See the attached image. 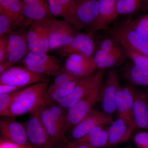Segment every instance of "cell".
<instances>
[{"label": "cell", "instance_id": "d4e9b609", "mask_svg": "<svg viewBox=\"0 0 148 148\" xmlns=\"http://www.w3.org/2000/svg\"><path fill=\"white\" fill-rule=\"evenodd\" d=\"M108 143V127L98 126L79 140L69 142L68 147L84 144L94 148H106Z\"/></svg>", "mask_w": 148, "mask_h": 148}, {"label": "cell", "instance_id": "277c9868", "mask_svg": "<svg viewBox=\"0 0 148 148\" xmlns=\"http://www.w3.org/2000/svg\"><path fill=\"white\" fill-rule=\"evenodd\" d=\"M105 74L106 70L102 69L90 76L81 78L71 92L56 103L68 110L97 86L102 83Z\"/></svg>", "mask_w": 148, "mask_h": 148}, {"label": "cell", "instance_id": "ffe728a7", "mask_svg": "<svg viewBox=\"0 0 148 148\" xmlns=\"http://www.w3.org/2000/svg\"><path fill=\"white\" fill-rule=\"evenodd\" d=\"M47 1L52 16L63 18V20L71 24L76 31L75 10L77 0H47Z\"/></svg>", "mask_w": 148, "mask_h": 148}, {"label": "cell", "instance_id": "e0dca14e", "mask_svg": "<svg viewBox=\"0 0 148 148\" xmlns=\"http://www.w3.org/2000/svg\"><path fill=\"white\" fill-rule=\"evenodd\" d=\"M13 118L5 117L0 120V131L2 137L18 145H30L24 124Z\"/></svg>", "mask_w": 148, "mask_h": 148}, {"label": "cell", "instance_id": "8d00e7d4", "mask_svg": "<svg viewBox=\"0 0 148 148\" xmlns=\"http://www.w3.org/2000/svg\"><path fill=\"white\" fill-rule=\"evenodd\" d=\"M133 140L137 148H148V131L137 132L134 135Z\"/></svg>", "mask_w": 148, "mask_h": 148}, {"label": "cell", "instance_id": "7a4b0ae2", "mask_svg": "<svg viewBox=\"0 0 148 148\" xmlns=\"http://www.w3.org/2000/svg\"><path fill=\"white\" fill-rule=\"evenodd\" d=\"M109 34L123 49L148 56V38L135 32L128 21L115 25L110 29Z\"/></svg>", "mask_w": 148, "mask_h": 148}, {"label": "cell", "instance_id": "4316f807", "mask_svg": "<svg viewBox=\"0 0 148 148\" xmlns=\"http://www.w3.org/2000/svg\"><path fill=\"white\" fill-rule=\"evenodd\" d=\"M124 57L107 53L98 48L93 55V58L97 69L99 70L110 69L121 62Z\"/></svg>", "mask_w": 148, "mask_h": 148}, {"label": "cell", "instance_id": "3957f363", "mask_svg": "<svg viewBox=\"0 0 148 148\" xmlns=\"http://www.w3.org/2000/svg\"><path fill=\"white\" fill-rule=\"evenodd\" d=\"M55 19L52 16L42 21H32L27 35L29 53H48L49 51V37Z\"/></svg>", "mask_w": 148, "mask_h": 148}, {"label": "cell", "instance_id": "4dcf8cb0", "mask_svg": "<svg viewBox=\"0 0 148 148\" xmlns=\"http://www.w3.org/2000/svg\"><path fill=\"white\" fill-rule=\"evenodd\" d=\"M78 78H79L74 76L64 69H62L59 74L55 77V78L52 83L50 85H49L44 97L49 95L53 90L62 85L72 80Z\"/></svg>", "mask_w": 148, "mask_h": 148}, {"label": "cell", "instance_id": "f35d334b", "mask_svg": "<svg viewBox=\"0 0 148 148\" xmlns=\"http://www.w3.org/2000/svg\"><path fill=\"white\" fill-rule=\"evenodd\" d=\"M0 148H32V147L30 145H18L2 137L0 140Z\"/></svg>", "mask_w": 148, "mask_h": 148}, {"label": "cell", "instance_id": "f546056e", "mask_svg": "<svg viewBox=\"0 0 148 148\" xmlns=\"http://www.w3.org/2000/svg\"><path fill=\"white\" fill-rule=\"evenodd\" d=\"M98 49L112 53L125 57L126 56L122 47L112 38H107L101 40L98 44Z\"/></svg>", "mask_w": 148, "mask_h": 148}, {"label": "cell", "instance_id": "f6af8a7d", "mask_svg": "<svg viewBox=\"0 0 148 148\" xmlns=\"http://www.w3.org/2000/svg\"><path fill=\"white\" fill-rule=\"evenodd\" d=\"M123 148H132V147H125Z\"/></svg>", "mask_w": 148, "mask_h": 148}, {"label": "cell", "instance_id": "7bdbcfd3", "mask_svg": "<svg viewBox=\"0 0 148 148\" xmlns=\"http://www.w3.org/2000/svg\"><path fill=\"white\" fill-rule=\"evenodd\" d=\"M145 2L146 3V5H147V6L148 7V0H145Z\"/></svg>", "mask_w": 148, "mask_h": 148}, {"label": "cell", "instance_id": "b9f144b4", "mask_svg": "<svg viewBox=\"0 0 148 148\" xmlns=\"http://www.w3.org/2000/svg\"><path fill=\"white\" fill-rule=\"evenodd\" d=\"M68 148H94L92 147H90V146L88 145H75L71 146H69L68 147Z\"/></svg>", "mask_w": 148, "mask_h": 148}, {"label": "cell", "instance_id": "d6a6232c", "mask_svg": "<svg viewBox=\"0 0 148 148\" xmlns=\"http://www.w3.org/2000/svg\"><path fill=\"white\" fill-rule=\"evenodd\" d=\"M130 26L141 36L148 38V14L128 21Z\"/></svg>", "mask_w": 148, "mask_h": 148}, {"label": "cell", "instance_id": "4fadbf2b", "mask_svg": "<svg viewBox=\"0 0 148 148\" xmlns=\"http://www.w3.org/2000/svg\"><path fill=\"white\" fill-rule=\"evenodd\" d=\"M133 95L132 117L136 129L148 131V103L147 90L130 86Z\"/></svg>", "mask_w": 148, "mask_h": 148}, {"label": "cell", "instance_id": "9c48e42d", "mask_svg": "<svg viewBox=\"0 0 148 148\" xmlns=\"http://www.w3.org/2000/svg\"><path fill=\"white\" fill-rule=\"evenodd\" d=\"M22 63L30 71L46 76L56 77L61 70L58 59L48 53H29L23 58Z\"/></svg>", "mask_w": 148, "mask_h": 148}, {"label": "cell", "instance_id": "f1b7e54d", "mask_svg": "<svg viewBox=\"0 0 148 148\" xmlns=\"http://www.w3.org/2000/svg\"><path fill=\"white\" fill-rule=\"evenodd\" d=\"M142 0H117L116 8L120 15H128L137 11Z\"/></svg>", "mask_w": 148, "mask_h": 148}, {"label": "cell", "instance_id": "83f0119b", "mask_svg": "<svg viewBox=\"0 0 148 148\" xmlns=\"http://www.w3.org/2000/svg\"><path fill=\"white\" fill-rule=\"evenodd\" d=\"M79 79L72 80L57 88L49 95L44 97L41 106L57 103L59 100L69 95L73 90Z\"/></svg>", "mask_w": 148, "mask_h": 148}, {"label": "cell", "instance_id": "2e32d148", "mask_svg": "<svg viewBox=\"0 0 148 148\" xmlns=\"http://www.w3.org/2000/svg\"><path fill=\"white\" fill-rule=\"evenodd\" d=\"M77 34L76 30L69 23L55 18L49 37V51L57 50L67 45Z\"/></svg>", "mask_w": 148, "mask_h": 148}, {"label": "cell", "instance_id": "d590c367", "mask_svg": "<svg viewBox=\"0 0 148 148\" xmlns=\"http://www.w3.org/2000/svg\"><path fill=\"white\" fill-rule=\"evenodd\" d=\"M12 30L10 19L4 14L0 13V38L8 35Z\"/></svg>", "mask_w": 148, "mask_h": 148}, {"label": "cell", "instance_id": "5b68a950", "mask_svg": "<svg viewBox=\"0 0 148 148\" xmlns=\"http://www.w3.org/2000/svg\"><path fill=\"white\" fill-rule=\"evenodd\" d=\"M102 84L97 86L67 111L65 127L66 132L80 121L92 110L93 106L100 102Z\"/></svg>", "mask_w": 148, "mask_h": 148}, {"label": "cell", "instance_id": "ee69618b", "mask_svg": "<svg viewBox=\"0 0 148 148\" xmlns=\"http://www.w3.org/2000/svg\"><path fill=\"white\" fill-rule=\"evenodd\" d=\"M147 98H148V89L147 90Z\"/></svg>", "mask_w": 148, "mask_h": 148}, {"label": "cell", "instance_id": "52a82bcc", "mask_svg": "<svg viewBox=\"0 0 148 148\" xmlns=\"http://www.w3.org/2000/svg\"><path fill=\"white\" fill-rule=\"evenodd\" d=\"M47 80L45 75L32 71L24 66L10 67L0 75V84L22 88Z\"/></svg>", "mask_w": 148, "mask_h": 148}, {"label": "cell", "instance_id": "836d02e7", "mask_svg": "<svg viewBox=\"0 0 148 148\" xmlns=\"http://www.w3.org/2000/svg\"><path fill=\"white\" fill-rule=\"evenodd\" d=\"M20 90L12 93L0 94V115L1 116L6 117L11 104L14 98L18 95Z\"/></svg>", "mask_w": 148, "mask_h": 148}, {"label": "cell", "instance_id": "6da1fadb", "mask_svg": "<svg viewBox=\"0 0 148 148\" xmlns=\"http://www.w3.org/2000/svg\"><path fill=\"white\" fill-rule=\"evenodd\" d=\"M49 85L47 80L21 89L11 104L6 117L14 118L38 110L41 106Z\"/></svg>", "mask_w": 148, "mask_h": 148}, {"label": "cell", "instance_id": "484cf974", "mask_svg": "<svg viewBox=\"0 0 148 148\" xmlns=\"http://www.w3.org/2000/svg\"><path fill=\"white\" fill-rule=\"evenodd\" d=\"M123 77L133 85L148 86V69L132 62L126 64L121 71Z\"/></svg>", "mask_w": 148, "mask_h": 148}, {"label": "cell", "instance_id": "1f68e13d", "mask_svg": "<svg viewBox=\"0 0 148 148\" xmlns=\"http://www.w3.org/2000/svg\"><path fill=\"white\" fill-rule=\"evenodd\" d=\"M45 106H47L51 115L66 133L65 127L67 111L56 103Z\"/></svg>", "mask_w": 148, "mask_h": 148}, {"label": "cell", "instance_id": "5bb4252c", "mask_svg": "<svg viewBox=\"0 0 148 148\" xmlns=\"http://www.w3.org/2000/svg\"><path fill=\"white\" fill-rule=\"evenodd\" d=\"M27 32L12 31L8 36V56L6 61L13 65L24 58L29 53L27 40Z\"/></svg>", "mask_w": 148, "mask_h": 148}, {"label": "cell", "instance_id": "cb8c5ba5", "mask_svg": "<svg viewBox=\"0 0 148 148\" xmlns=\"http://www.w3.org/2000/svg\"><path fill=\"white\" fill-rule=\"evenodd\" d=\"M38 111L40 120L53 144L65 141V132L51 115L47 106H41Z\"/></svg>", "mask_w": 148, "mask_h": 148}, {"label": "cell", "instance_id": "9a60e30c", "mask_svg": "<svg viewBox=\"0 0 148 148\" xmlns=\"http://www.w3.org/2000/svg\"><path fill=\"white\" fill-rule=\"evenodd\" d=\"M75 14L77 32L87 27L90 29L98 17V0H77Z\"/></svg>", "mask_w": 148, "mask_h": 148}, {"label": "cell", "instance_id": "30bf717a", "mask_svg": "<svg viewBox=\"0 0 148 148\" xmlns=\"http://www.w3.org/2000/svg\"><path fill=\"white\" fill-rule=\"evenodd\" d=\"M24 125L32 148H53V143L40 120L38 110L30 114Z\"/></svg>", "mask_w": 148, "mask_h": 148}, {"label": "cell", "instance_id": "ab89813d", "mask_svg": "<svg viewBox=\"0 0 148 148\" xmlns=\"http://www.w3.org/2000/svg\"><path fill=\"white\" fill-rule=\"evenodd\" d=\"M23 88L12 85L0 84V94L12 93Z\"/></svg>", "mask_w": 148, "mask_h": 148}, {"label": "cell", "instance_id": "44dd1931", "mask_svg": "<svg viewBox=\"0 0 148 148\" xmlns=\"http://www.w3.org/2000/svg\"><path fill=\"white\" fill-rule=\"evenodd\" d=\"M133 98L130 86H121L116 98V110L119 116L127 121L133 129L136 130L132 117Z\"/></svg>", "mask_w": 148, "mask_h": 148}, {"label": "cell", "instance_id": "603a6c76", "mask_svg": "<svg viewBox=\"0 0 148 148\" xmlns=\"http://www.w3.org/2000/svg\"><path fill=\"white\" fill-rule=\"evenodd\" d=\"M0 13L4 14L10 18L12 29L21 28L29 22L23 14L21 0H0Z\"/></svg>", "mask_w": 148, "mask_h": 148}, {"label": "cell", "instance_id": "8fae6325", "mask_svg": "<svg viewBox=\"0 0 148 148\" xmlns=\"http://www.w3.org/2000/svg\"><path fill=\"white\" fill-rule=\"evenodd\" d=\"M93 34L91 32L77 33L69 44L56 50L57 55L62 58L73 54L93 56L96 49Z\"/></svg>", "mask_w": 148, "mask_h": 148}, {"label": "cell", "instance_id": "7402d4cb", "mask_svg": "<svg viewBox=\"0 0 148 148\" xmlns=\"http://www.w3.org/2000/svg\"><path fill=\"white\" fill-rule=\"evenodd\" d=\"M23 14L29 22L42 21L53 16L47 0H21Z\"/></svg>", "mask_w": 148, "mask_h": 148}, {"label": "cell", "instance_id": "d6986e66", "mask_svg": "<svg viewBox=\"0 0 148 148\" xmlns=\"http://www.w3.org/2000/svg\"><path fill=\"white\" fill-rule=\"evenodd\" d=\"M98 17L89 32L92 33L107 29L119 16L116 8L117 0H98Z\"/></svg>", "mask_w": 148, "mask_h": 148}, {"label": "cell", "instance_id": "8992f818", "mask_svg": "<svg viewBox=\"0 0 148 148\" xmlns=\"http://www.w3.org/2000/svg\"><path fill=\"white\" fill-rule=\"evenodd\" d=\"M114 121L111 115L104 111L92 110L78 123L70 129L71 141L79 140L98 126L107 127Z\"/></svg>", "mask_w": 148, "mask_h": 148}, {"label": "cell", "instance_id": "e575fe53", "mask_svg": "<svg viewBox=\"0 0 148 148\" xmlns=\"http://www.w3.org/2000/svg\"><path fill=\"white\" fill-rule=\"evenodd\" d=\"M126 56L132 63L148 69V56L135 53L128 49H123Z\"/></svg>", "mask_w": 148, "mask_h": 148}, {"label": "cell", "instance_id": "60d3db41", "mask_svg": "<svg viewBox=\"0 0 148 148\" xmlns=\"http://www.w3.org/2000/svg\"><path fill=\"white\" fill-rule=\"evenodd\" d=\"M13 64L7 61H5L0 63V75L12 67Z\"/></svg>", "mask_w": 148, "mask_h": 148}, {"label": "cell", "instance_id": "7c38bea8", "mask_svg": "<svg viewBox=\"0 0 148 148\" xmlns=\"http://www.w3.org/2000/svg\"><path fill=\"white\" fill-rule=\"evenodd\" d=\"M64 69L74 76L81 78L94 74L98 69L93 56L73 54L66 58Z\"/></svg>", "mask_w": 148, "mask_h": 148}, {"label": "cell", "instance_id": "74e56055", "mask_svg": "<svg viewBox=\"0 0 148 148\" xmlns=\"http://www.w3.org/2000/svg\"><path fill=\"white\" fill-rule=\"evenodd\" d=\"M8 56V36L0 38V63L6 61Z\"/></svg>", "mask_w": 148, "mask_h": 148}, {"label": "cell", "instance_id": "ba28073f", "mask_svg": "<svg viewBox=\"0 0 148 148\" xmlns=\"http://www.w3.org/2000/svg\"><path fill=\"white\" fill-rule=\"evenodd\" d=\"M121 86L116 70L110 69L105 74L101 88L100 102L103 111L111 115L116 110V98Z\"/></svg>", "mask_w": 148, "mask_h": 148}, {"label": "cell", "instance_id": "ac0fdd59", "mask_svg": "<svg viewBox=\"0 0 148 148\" xmlns=\"http://www.w3.org/2000/svg\"><path fill=\"white\" fill-rule=\"evenodd\" d=\"M135 131L126 120L118 116L108 127V143L106 148H112L127 142Z\"/></svg>", "mask_w": 148, "mask_h": 148}]
</instances>
